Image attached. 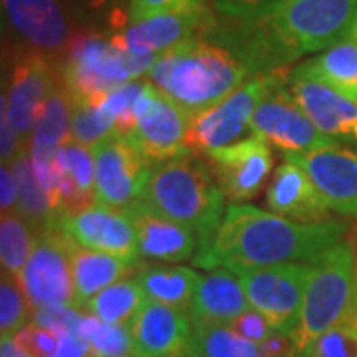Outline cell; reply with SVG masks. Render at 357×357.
Masks as SVG:
<instances>
[{
    "label": "cell",
    "mask_w": 357,
    "mask_h": 357,
    "mask_svg": "<svg viewBox=\"0 0 357 357\" xmlns=\"http://www.w3.org/2000/svg\"><path fill=\"white\" fill-rule=\"evenodd\" d=\"M217 24L215 13L208 6H199L181 13L159 14L126 26L112 34V42L126 52L161 56L187 40L206 36Z\"/></svg>",
    "instance_id": "cell-15"
},
{
    "label": "cell",
    "mask_w": 357,
    "mask_h": 357,
    "mask_svg": "<svg viewBox=\"0 0 357 357\" xmlns=\"http://www.w3.org/2000/svg\"><path fill=\"white\" fill-rule=\"evenodd\" d=\"M141 199L163 217L192 230L201 246L215 236L227 211L225 192L197 153L155 163Z\"/></svg>",
    "instance_id": "cell-4"
},
{
    "label": "cell",
    "mask_w": 357,
    "mask_h": 357,
    "mask_svg": "<svg viewBox=\"0 0 357 357\" xmlns=\"http://www.w3.org/2000/svg\"><path fill=\"white\" fill-rule=\"evenodd\" d=\"M72 241L56 227L36 236L34 250L18 282L34 310L46 306H76V284L72 270Z\"/></svg>",
    "instance_id": "cell-9"
},
{
    "label": "cell",
    "mask_w": 357,
    "mask_h": 357,
    "mask_svg": "<svg viewBox=\"0 0 357 357\" xmlns=\"http://www.w3.org/2000/svg\"><path fill=\"white\" fill-rule=\"evenodd\" d=\"M135 278L149 302L189 314L201 282V274L187 266L141 264Z\"/></svg>",
    "instance_id": "cell-27"
},
{
    "label": "cell",
    "mask_w": 357,
    "mask_h": 357,
    "mask_svg": "<svg viewBox=\"0 0 357 357\" xmlns=\"http://www.w3.org/2000/svg\"><path fill=\"white\" fill-rule=\"evenodd\" d=\"M199 6H206V0H131L128 8V22L137 24L159 14L181 13Z\"/></svg>",
    "instance_id": "cell-40"
},
{
    "label": "cell",
    "mask_w": 357,
    "mask_h": 357,
    "mask_svg": "<svg viewBox=\"0 0 357 357\" xmlns=\"http://www.w3.org/2000/svg\"><path fill=\"white\" fill-rule=\"evenodd\" d=\"M62 84L74 103H96L109 91L147 76L159 56L117 48L112 36L77 34L64 52Z\"/></svg>",
    "instance_id": "cell-6"
},
{
    "label": "cell",
    "mask_w": 357,
    "mask_h": 357,
    "mask_svg": "<svg viewBox=\"0 0 357 357\" xmlns=\"http://www.w3.org/2000/svg\"><path fill=\"white\" fill-rule=\"evenodd\" d=\"M38 232L30 227L20 213L2 215L0 222V262L2 272H8L13 276H20L24 270L28 258L34 250Z\"/></svg>",
    "instance_id": "cell-32"
},
{
    "label": "cell",
    "mask_w": 357,
    "mask_h": 357,
    "mask_svg": "<svg viewBox=\"0 0 357 357\" xmlns=\"http://www.w3.org/2000/svg\"><path fill=\"white\" fill-rule=\"evenodd\" d=\"M50 357H91V349L79 333H60L58 347Z\"/></svg>",
    "instance_id": "cell-45"
},
{
    "label": "cell",
    "mask_w": 357,
    "mask_h": 357,
    "mask_svg": "<svg viewBox=\"0 0 357 357\" xmlns=\"http://www.w3.org/2000/svg\"><path fill=\"white\" fill-rule=\"evenodd\" d=\"M357 302V248L344 238L314 262L298 326L290 335L292 357H306L314 342Z\"/></svg>",
    "instance_id": "cell-5"
},
{
    "label": "cell",
    "mask_w": 357,
    "mask_h": 357,
    "mask_svg": "<svg viewBox=\"0 0 357 357\" xmlns=\"http://www.w3.org/2000/svg\"><path fill=\"white\" fill-rule=\"evenodd\" d=\"M0 107H2V112H0V123H2L0 147H2V163L6 165V163H13L14 159L24 151L26 145L22 143V137L18 135V131L14 129L13 121L8 117V107H6L4 98H0Z\"/></svg>",
    "instance_id": "cell-43"
},
{
    "label": "cell",
    "mask_w": 357,
    "mask_h": 357,
    "mask_svg": "<svg viewBox=\"0 0 357 357\" xmlns=\"http://www.w3.org/2000/svg\"><path fill=\"white\" fill-rule=\"evenodd\" d=\"M314 262H288L234 274L241 278L250 307L268 319L274 332L290 337L298 326Z\"/></svg>",
    "instance_id": "cell-8"
},
{
    "label": "cell",
    "mask_w": 357,
    "mask_h": 357,
    "mask_svg": "<svg viewBox=\"0 0 357 357\" xmlns=\"http://www.w3.org/2000/svg\"><path fill=\"white\" fill-rule=\"evenodd\" d=\"M356 20L357 0H292L256 22H218L206 36L227 46L256 77L347 40Z\"/></svg>",
    "instance_id": "cell-1"
},
{
    "label": "cell",
    "mask_w": 357,
    "mask_h": 357,
    "mask_svg": "<svg viewBox=\"0 0 357 357\" xmlns=\"http://www.w3.org/2000/svg\"><path fill=\"white\" fill-rule=\"evenodd\" d=\"M147 79L192 115L222 102L252 76L227 46L199 36L161 54Z\"/></svg>",
    "instance_id": "cell-3"
},
{
    "label": "cell",
    "mask_w": 357,
    "mask_h": 357,
    "mask_svg": "<svg viewBox=\"0 0 357 357\" xmlns=\"http://www.w3.org/2000/svg\"><path fill=\"white\" fill-rule=\"evenodd\" d=\"M145 302L147 298L137 278H126L93 296L86 310L105 324H129Z\"/></svg>",
    "instance_id": "cell-30"
},
{
    "label": "cell",
    "mask_w": 357,
    "mask_h": 357,
    "mask_svg": "<svg viewBox=\"0 0 357 357\" xmlns=\"http://www.w3.org/2000/svg\"><path fill=\"white\" fill-rule=\"evenodd\" d=\"M246 310L250 304L241 278L227 268H215L201 276L189 318L230 326Z\"/></svg>",
    "instance_id": "cell-24"
},
{
    "label": "cell",
    "mask_w": 357,
    "mask_h": 357,
    "mask_svg": "<svg viewBox=\"0 0 357 357\" xmlns=\"http://www.w3.org/2000/svg\"><path fill=\"white\" fill-rule=\"evenodd\" d=\"M211 2H213V10L222 18V22L248 24L278 13L292 0H211Z\"/></svg>",
    "instance_id": "cell-37"
},
{
    "label": "cell",
    "mask_w": 357,
    "mask_h": 357,
    "mask_svg": "<svg viewBox=\"0 0 357 357\" xmlns=\"http://www.w3.org/2000/svg\"><path fill=\"white\" fill-rule=\"evenodd\" d=\"M58 217L74 215L96 204V159L91 147L68 141L58 151ZM54 220V222H56Z\"/></svg>",
    "instance_id": "cell-23"
},
{
    "label": "cell",
    "mask_w": 357,
    "mask_h": 357,
    "mask_svg": "<svg viewBox=\"0 0 357 357\" xmlns=\"http://www.w3.org/2000/svg\"><path fill=\"white\" fill-rule=\"evenodd\" d=\"M306 357H357V302L332 330L314 342Z\"/></svg>",
    "instance_id": "cell-35"
},
{
    "label": "cell",
    "mask_w": 357,
    "mask_h": 357,
    "mask_svg": "<svg viewBox=\"0 0 357 357\" xmlns=\"http://www.w3.org/2000/svg\"><path fill=\"white\" fill-rule=\"evenodd\" d=\"M79 335L89 344L91 357H133L129 324H105L86 314L82 318Z\"/></svg>",
    "instance_id": "cell-33"
},
{
    "label": "cell",
    "mask_w": 357,
    "mask_h": 357,
    "mask_svg": "<svg viewBox=\"0 0 357 357\" xmlns=\"http://www.w3.org/2000/svg\"><path fill=\"white\" fill-rule=\"evenodd\" d=\"M288 72L290 68L252 77L222 102L192 114L187 129L189 151L204 155L252 135V117L258 103L288 77Z\"/></svg>",
    "instance_id": "cell-7"
},
{
    "label": "cell",
    "mask_w": 357,
    "mask_h": 357,
    "mask_svg": "<svg viewBox=\"0 0 357 357\" xmlns=\"http://www.w3.org/2000/svg\"><path fill=\"white\" fill-rule=\"evenodd\" d=\"M74 105L72 96L60 82L44 105L34 133L28 141V153L34 163H52L58 151L72 141Z\"/></svg>",
    "instance_id": "cell-26"
},
{
    "label": "cell",
    "mask_w": 357,
    "mask_h": 357,
    "mask_svg": "<svg viewBox=\"0 0 357 357\" xmlns=\"http://www.w3.org/2000/svg\"><path fill=\"white\" fill-rule=\"evenodd\" d=\"M74 4L79 14H86L91 18H102L105 24L114 28V32L123 30L128 22V8L131 0H68Z\"/></svg>",
    "instance_id": "cell-39"
},
{
    "label": "cell",
    "mask_w": 357,
    "mask_h": 357,
    "mask_svg": "<svg viewBox=\"0 0 357 357\" xmlns=\"http://www.w3.org/2000/svg\"><path fill=\"white\" fill-rule=\"evenodd\" d=\"M30 304L16 276L2 272L0 278V333L2 337H16L32 321Z\"/></svg>",
    "instance_id": "cell-34"
},
{
    "label": "cell",
    "mask_w": 357,
    "mask_h": 357,
    "mask_svg": "<svg viewBox=\"0 0 357 357\" xmlns=\"http://www.w3.org/2000/svg\"><path fill=\"white\" fill-rule=\"evenodd\" d=\"M72 270L76 284V307L86 310L93 296L115 282L126 280L139 270L141 262H131L121 256L89 250L72 241Z\"/></svg>",
    "instance_id": "cell-25"
},
{
    "label": "cell",
    "mask_w": 357,
    "mask_h": 357,
    "mask_svg": "<svg viewBox=\"0 0 357 357\" xmlns=\"http://www.w3.org/2000/svg\"><path fill=\"white\" fill-rule=\"evenodd\" d=\"M197 357H262L260 347L241 337L230 326L191 318Z\"/></svg>",
    "instance_id": "cell-31"
},
{
    "label": "cell",
    "mask_w": 357,
    "mask_h": 357,
    "mask_svg": "<svg viewBox=\"0 0 357 357\" xmlns=\"http://www.w3.org/2000/svg\"><path fill=\"white\" fill-rule=\"evenodd\" d=\"M282 157L306 171L332 213L357 217V149L337 143L306 153H282Z\"/></svg>",
    "instance_id": "cell-14"
},
{
    "label": "cell",
    "mask_w": 357,
    "mask_h": 357,
    "mask_svg": "<svg viewBox=\"0 0 357 357\" xmlns=\"http://www.w3.org/2000/svg\"><path fill=\"white\" fill-rule=\"evenodd\" d=\"M82 318L84 314L76 306H46L32 312V324L44 330H50L56 335L79 333Z\"/></svg>",
    "instance_id": "cell-38"
},
{
    "label": "cell",
    "mask_w": 357,
    "mask_h": 357,
    "mask_svg": "<svg viewBox=\"0 0 357 357\" xmlns=\"http://www.w3.org/2000/svg\"><path fill=\"white\" fill-rule=\"evenodd\" d=\"M52 227L62 230L77 246L141 262L137 232L126 211L91 204L79 213L60 217Z\"/></svg>",
    "instance_id": "cell-16"
},
{
    "label": "cell",
    "mask_w": 357,
    "mask_h": 357,
    "mask_svg": "<svg viewBox=\"0 0 357 357\" xmlns=\"http://www.w3.org/2000/svg\"><path fill=\"white\" fill-rule=\"evenodd\" d=\"M306 66L316 76L357 103V44L354 40L337 42L319 56L307 60Z\"/></svg>",
    "instance_id": "cell-29"
},
{
    "label": "cell",
    "mask_w": 357,
    "mask_h": 357,
    "mask_svg": "<svg viewBox=\"0 0 357 357\" xmlns=\"http://www.w3.org/2000/svg\"><path fill=\"white\" fill-rule=\"evenodd\" d=\"M4 24L32 52H66L72 26L58 0H2Z\"/></svg>",
    "instance_id": "cell-19"
},
{
    "label": "cell",
    "mask_w": 357,
    "mask_h": 357,
    "mask_svg": "<svg viewBox=\"0 0 357 357\" xmlns=\"http://www.w3.org/2000/svg\"><path fill=\"white\" fill-rule=\"evenodd\" d=\"M0 206H2V215L18 213V183L13 169H8L6 165H2L0 169Z\"/></svg>",
    "instance_id": "cell-44"
},
{
    "label": "cell",
    "mask_w": 357,
    "mask_h": 357,
    "mask_svg": "<svg viewBox=\"0 0 357 357\" xmlns=\"http://www.w3.org/2000/svg\"><path fill=\"white\" fill-rule=\"evenodd\" d=\"M288 77L268 93L256 107L252 117V133L262 135L268 143L276 145L282 153H306L337 141L321 133L318 126L298 105L286 86Z\"/></svg>",
    "instance_id": "cell-11"
},
{
    "label": "cell",
    "mask_w": 357,
    "mask_h": 357,
    "mask_svg": "<svg viewBox=\"0 0 357 357\" xmlns=\"http://www.w3.org/2000/svg\"><path fill=\"white\" fill-rule=\"evenodd\" d=\"M133 357H197L189 314L145 302L129 321Z\"/></svg>",
    "instance_id": "cell-18"
},
{
    "label": "cell",
    "mask_w": 357,
    "mask_h": 357,
    "mask_svg": "<svg viewBox=\"0 0 357 357\" xmlns=\"http://www.w3.org/2000/svg\"><path fill=\"white\" fill-rule=\"evenodd\" d=\"M230 330H234L241 337H244V340H248V342H252L256 345L264 344L268 337L274 333L272 326L268 324V319L260 312L252 310V307L246 310L244 314H241L238 318L234 319L230 324Z\"/></svg>",
    "instance_id": "cell-41"
},
{
    "label": "cell",
    "mask_w": 357,
    "mask_h": 357,
    "mask_svg": "<svg viewBox=\"0 0 357 357\" xmlns=\"http://www.w3.org/2000/svg\"><path fill=\"white\" fill-rule=\"evenodd\" d=\"M0 357H34L30 351H26L22 345L14 337H2L0 342Z\"/></svg>",
    "instance_id": "cell-46"
},
{
    "label": "cell",
    "mask_w": 357,
    "mask_h": 357,
    "mask_svg": "<svg viewBox=\"0 0 357 357\" xmlns=\"http://www.w3.org/2000/svg\"><path fill=\"white\" fill-rule=\"evenodd\" d=\"M96 159V204L128 208L139 201L151 177L153 163L129 135L115 133L91 147Z\"/></svg>",
    "instance_id": "cell-10"
},
{
    "label": "cell",
    "mask_w": 357,
    "mask_h": 357,
    "mask_svg": "<svg viewBox=\"0 0 357 357\" xmlns=\"http://www.w3.org/2000/svg\"><path fill=\"white\" fill-rule=\"evenodd\" d=\"M349 40H354L357 44V20H356V24H354V28H351V34H349Z\"/></svg>",
    "instance_id": "cell-47"
},
{
    "label": "cell",
    "mask_w": 357,
    "mask_h": 357,
    "mask_svg": "<svg viewBox=\"0 0 357 357\" xmlns=\"http://www.w3.org/2000/svg\"><path fill=\"white\" fill-rule=\"evenodd\" d=\"M10 169L18 183V213L30 222V227L36 232L48 229L54 222V211L48 195L36 178L28 147L10 163Z\"/></svg>",
    "instance_id": "cell-28"
},
{
    "label": "cell",
    "mask_w": 357,
    "mask_h": 357,
    "mask_svg": "<svg viewBox=\"0 0 357 357\" xmlns=\"http://www.w3.org/2000/svg\"><path fill=\"white\" fill-rule=\"evenodd\" d=\"M203 157L220 191L234 203L255 199L264 189L272 171L270 143L258 133L227 147L213 149Z\"/></svg>",
    "instance_id": "cell-13"
},
{
    "label": "cell",
    "mask_w": 357,
    "mask_h": 357,
    "mask_svg": "<svg viewBox=\"0 0 357 357\" xmlns=\"http://www.w3.org/2000/svg\"><path fill=\"white\" fill-rule=\"evenodd\" d=\"M345 234L344 220L298 222L252 204H227L215 236L199 248L192 264L241 272L288 262H316L342 243Z\"/></svg>",
    "instance_id": "cell-2"
},
{
    "label": "cell",
    "mask_w": 357,
    "mask_h": 357,
    "mask_svg": "<svg viewBox=\"0 0 357 357\" xmlns=\"http://www.w3.org/2000/svg\"><path fill=\"white\" fill-rule=\"evenodd\" d=\"M123 211L128 213L137 232L141 258L165 262V264H177V262L192 260L199 252L201 243L192 230L163 217L143 199L129 204Z\"/></svg>",
    "instance_id": "cell-21"
},
{
    "label": "cell",
    "mask_w": 357,
    "mask_h": 357,
    "mask_svg": "<svg viewBox=\"0 0 357 357\" xmlns=\"http://www.w3.org/2000/svg\"><path fill=\"white\" fill-rule=\"evenodd\" d=\"M288 91L321 133L357 149V103L316 76L306 62L288 72Z\"/></svg>",
    "instance_id": "cell-12"
},
{
    "label": "cell",
    "mask_w": 357,
    "mask_h": 357,
    "mask_svg": "<svg viewBox=\"0 0 357 357\" xmlns=\"http://www.w3.org/2000/svg\"><path fill=\"white\" fill-rule=\"evenodd\" d=\"M189 121V112H185L165 93L157 91L149 109L141 115L129 137L153 165L163 163L178 155L191 153L187 147Z\"/></svg>",
    "instance_id": "cell-20"
},
{
    "label": "cell",
    "mask_w": 357,
    "mask_h": 357,
    "mask_svg": "<svg viewBox=\"0 0 357 357\" xmlns=\"http://www.w3.org/2000/svg\"><path fill=\"white\" fill-rule=\"evenodd\" d=\"M14 340L34 357H50L58 347V335L50 330L34 326L32 321Z\"/></svg>",
    "instance_id": "cell-42"
},
{
    "label": "cell",
    "mask_w": 357,
    "mask_h": 357,
    "mask_svg": "<svg viewBox=\"0 0 357 357\" xmlns=\"http://www.w3.org/2000/svg\"><path fill=\"white\" fill-rule=\"evenodd\" d=\"M115 126L93 103H76L72 115V141L93 147L100 141L115 135Z\"/></svg>",
    "instance_id": "cell-36"
},
{
    "label": "cell",
    "mask_w": 357,
    "mask_h": 357,
    "mask_svg": "<svg viewBox=\"0 0 357 357\" xmlns=\"http://www.w3.org/2000/svg\"><path fill=\"white\" fill-rule=\"evenodd\" d=\"M268 208L298 222H330L332 211L319 197L306 171L292 161L282 163L266 189Z\"/></svg>",
    "instance_id": "cell-22"
},
{
    "label": "cell",
    "mask_w": 357,
    "mask_h": 357,
    "mask_svg": "<svg viewBox=\"0 0 357 357\" xmlns=\"http://www.w3.org/2000/svg\"><path fill=\"white\" fill-rule=\"evenodd\" d=\"M56 88V72L44 54L28 50L14 60L8 93L4 91L2 98L6 102L14 129L24 143L32 137L40 114Z\"/></svg>",
    "instance_id": "cell-17"
}]
</instances>
